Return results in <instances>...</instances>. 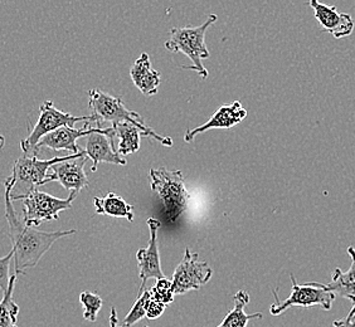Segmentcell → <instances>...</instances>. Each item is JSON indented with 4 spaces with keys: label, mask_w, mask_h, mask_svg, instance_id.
<instances>
[{
    "label": "cell",
    "mask_w": 355,
    "mask_h": 327,
    "mask_svg": "<svg viewBox=\"0 0 355 327\" xmlns=\"http://www.w3.org/2000/svg\"><path fill=\"white\" fill-rule=\"evenodd\" d=\"M217 19L218 17L216 14H211L198 27L171 28V39L165 43L168 51L184 53L193 62V66H183V69L196 71L203 80L208 77V71L202 61L209 57L205 46V33Z\"/></svg>",
    "instance_id": "4"
},
{
    "label": "cell",
    "mask_w": 355,
    "mask_h": 327,
    "mask_svg": "<svg viewBox=\"0 0 355 327\" xmlns=\"http://www.w3.org/2000/svg\"><path fill=\"white\" fill-rule=\"evenodd\" d=\"M6 146V137L0 135V149H3Z\"/></svg>",
    "instance_id": "29"
},
{
    "label": "cell",
    "mask_w": 355,
    "mask_h": 327,
    "mask_svg": "<svg viewBox=\"0 0 355 327\" xmlns=\"http://www.w3.org/2000/svg\"><path fill=\"white\" fill-rule=\"evenodd\" d=\"M96 213L110 215L115 218H126L129 222L134 220V208L132 205L125 202L121 197L116 195L115 193H109L103 198H94Z\"/></svg>",
    "instance_id": "18"
},
{
    "label": "cell",
    "mask_w": 355,
    "mask_h": 327,
    "mask_svg": "<svg viewBox=\"0 0 355 327\" xmlns=\"http://www.w3.org/2000/svg\"><path fill=\"white\" fill-rule=\"evenodd\" d=\"M309 6L314 10L315 18L320 27L329 32L335 39H342L353 33L354 21L348 13H340L336 7L322 4L318 0H311Z\"/></svg>",
    "instance_id": "12"
},
{
    "label": "cell",
    "mask_w": 355,
    "mask_h": 327,
    "mask_svg": "<svg viewBox=\"0 0 355 327\" xmlns=\"http://www.w3.org/2000/svg\"><path fill=\"white\" fill-rule=\"evenodd\" d=\"M150 186L164 204L165 218L168 222H175L188 208L189 200L182 171L151 169Z\"/></svg>",
    "instance_id": "5"
},
{
    "label": "cell",
    "mask_w": 355,
    "mask_h": 327,
    "mask_svg": "<svg viewBox=\"0 0 355 327\" xmlns=\"http://www.w3.org/2000/svg\"><path fill=\"white\" fill-rule=\"evenodd\" d=\"M13 258V251H10L4 257H0V290H3V292H7L10 279L14 274V273L13 274L10 273V266H12Z\"/></svg>",
    "instance_id": "25"
},
{
    "label": "cell",
    "mask_w": 355,
    "mask_h": 327,
    "mask_svg": "<svg viewBox=\"0 0 355 327\" xmlns=\"http://www.w3.org/2000/svg\"><path fill=\"white\" fill-rule=\"evenodd\" d=\"M78 121L92 123V118L91 116H72L71 114L57 109L52 101H44L40 107V117L33 129L21 141V155L38 157L37 145L41 141L42 137L63 126L73 127V125Z\"/></svg>",
    "instance_id": "6"
},
{
    "label": "cell",
    "mask_w": 355,
    "mask_h": 327,
    "mask_svg": "<svg viewBox=\"0 0 355 327\" xmlns=\"http://www.w3.org/2000/svg\"><path fill=\"white\" fill-rule=\"evenodd\" d=\"M4 199H6V219L8 223V234L12 242L14 252V274H26L27 269L35 268L42 257L49 251L58 239L75 234L76 229L58 231V232H42L33 227L24 224L23 219L18 217L14 209L13 200L10 198V182H4Z\"/></svg>",
    "instance_id": "1"
},
{
    "label": "cell",
    "mask_w": 355,
    "mask_h": 327,
    "mask_svg": "<svg viewBox=\"0 0 355 327\" xmlns=\"http://www.w3.org/2000/svg\"><path fill=\"white\" fill-rule=\"evenodd\" d=\"M150 231V242L146 248H141L137 252V266L140 269V280L141 285L139 288V293L144 292L146 282L150 279L162 280L165 279L164 272L160 265V256H159V245H157V231L162 227V223L155 218H149L146 220Z\"/></svg>",
    "instance_id": "11"
},
{
    "label": "cell",
    "mask_w": 355,
    "mask_h": 327,
    "mask_svg": "<svg viewBox=\"0 0 355 327\" xmlns=\"http://www.w3.org/2000/svg\"><path fill=\"white\" fill-rule=\"evenodd\" d=\"M87 157L83 154V157L61 161L51 166L49 173L52 174L53 180H57L60 184L71 193H80L83 188L89 186V179L85 173V164Z\"/></svg>",
    "instance_id": "13"
},
{
    "label": "cell",
    "mask_w": 355,
    "mask_h": 327,
    "mask_svg": "<svg viewBox=\"0 0 355 327\" xmlns=\"http://www.w3.org/2000/svg\"><path fill=\"white\" fill-rule=\"evenodd\" d=\"M89 109L92 111L91 118L92 123H97L98 127H101L103 123H111L112 125L131 123L140 129L143 136L153 137L155 141L169 148L173 145L171 137L159 135L145 123L143 117L137 112L128 109L123 103V98L114 97L97 89L89 91Z\"/></svg>",
    "instance_id": "2"
},
{
    "label": "cell",
    "mask_w": 355,
    "mask_h": 327,
    "mask_svg": "<svg viewBox=\"0 0 355 327\" xmlns=\"http://www.w3.org/2000/svg\"><path fill=\"white\" fill-rule=\"evenodd\" d=\"M233 302H234V307L217 327H247L250 321L257 320V319L261 320L263 317V315L261 312L248 315L245 311V308L250 302V294L246 291H239L236 293L233 296Z\"/></svg>",
    "instance_id": "19"
},
{
    "label": "cell",
    "mask_w": 355,
    "mask_h": 327,
    "mask_svg": "<svg viewBox=\"0 0 355 327\" xmlns=\"http://www.w3.org/2000/svg\"><path fill=\"white\" fill-rule=\"evenodd\" d=\"M110 327H123V325L119 324L117 319V312L115 307H111V312H110Z\"/></svg>",
    "instance_id": "28"
},
{
    "label": "cell",
    "mask_w": 355,
    "mask_h": 327,
    "mask_svg": "<svg viewBox=\"0 0 355 327\" xmlns=\"http://www.w3.org/2000/svg\"><path fill=\"white\" fill-rule=\"evenodd\" d=\"M247 116V109L239 101H234L231 105H225L219 107L218 111L213 115L208 123L196 127V129L188 130L185 134L184 141L191 143L193 139L203 134L205 131L211 129H231L234 125L241 123Z\"/></svg>",
    "instance_id": "15"
},
{
    "label": "cell",
    "mask_w": 355,
    "mask_h": 327,
    "mask_svg": "<svg viewBox=\"0 0 355 327\" xmlns=\"http://www.w3.org/2000/svg\"><path fill=\"white\" fill-rule=\"evenodd\" d=\"M331 327H355V305H353L347 317L342 320H335Z\"/></svg>",
    "instance_id": "27"
},
{
    "label": "cell",
    "mask_w": 355,
    "mask_h": 327,
    "mask_svg": "<svg viewBox=\"0 0 355 327\" xmlns=\"http://www.w3.org/2000/svg\"><path fill=\"white\" fill-rule=\"evenodd\" d=\"M17 276L13 274L7 292H4L3 300L0 301V327L17 326V319L19 315V306L13 299L14 287H15Z\"/></svg>",
    "instance_id": "21"
},
{
    "label": "cell",
    "mask_w": 355,
    "mask_h": 327,
    "mask_svg": "<svg viewBox=\"0 0 355 327\" xmlns=\"http://www.w3.org/2000/svg\"><path fill=\"white\" fill-rule=\"evenodd\" d=\"M131 80L145 96L155 95L160 86V72L153 69L148 53L137 58L130 71Z\"/></svg>",
    "instance_id": "16"
},
{
    "label": "cell",
    "mask_w": 355,
    "mask_h": 327,
    "mask_svg": "<svg viewBox=\"0 0 355 327\" xmlns=\"http://www.w3.org/2000/svg\"><path fill=\"white\" fill-rule=\"evenodd\" d=\"M151 300L150 290H145L144 292L139 293L137 301L134 306L130 310V312L125 316L123 321V327H132L139 321L143 320L146 317V308Z\"/></svg>",
    "instance_id": "22"
},
{
    "label": "cell",
    "mask_w": 355,
    "mask_h": 327,
    "mask_svg": "<svg viewBox=\"0 0 355 327\" xmlns=\"http://www.w3.org/2000/svg\"><path fill=\"white\" fill-rule=\"evenodd\" d=\"M89 123H86L81 129L63 126L48 134L46 136L42 137L41 141L37 145V152L40 154V151L46 148L53 151L67 150L71 151L72 154H81L83 152V149L76 143V141L81 137L87 136L92 131L94 127H91Z\"/></svg>",
    "instance_id": "14"
},
{
    "label": "cell",
    "mask_w": 355,
    "mask_h": 327,
    "mask_svg": "<svg viewBox=\"0 0 355 327\" xmlns=\"http://www.w3.org/2000/svg\"><path fill=\"white\" fill-rule=\"evenodd\" d=\"M15 327H18V326H15Z\"/></svg>",
    "instance_id": "31"
},
{
    "label": "cell",
    "mask_w": 355,
    "mask_h": 327,
    "mask_svg": "<svg viewBox=\"0 0 355 327\" xmlns=\"http://www.w3.org/2000/svg\"><path fill=\"white\" fill-rule=\"evenodd\" d=\"M151 299L157 301L159 303L169 306L174 302V291H173V283L168 279L157 280L155 286L150 288Z\"/></svg>",
    "instance_id": "24"
},
{
    "label": "cell",
    "mask_w": 355,
    "mask_h": 327,
    "mask_svg": "<svg viewBox=\"0 0 355 327\" xmlns=\"http://www.w3.org/2000/svg\"><path fill=\"white\" fill-rule=\"evenodd\" d=\"M348 254L352 259V265L348 271H342L340 268H335L331 282L327 285L330 292L335 296L352 301L355 305V248L350 245L348 248Z\"/></svg>",
    "instance_id": "17"
},
{
    "label": "cell",
    "mask_w": 355,
    "mask_h": 327,
    "mask_svg": "<svg viewBox=\"0 0 355 327\" xmlns=\"http://www.w3.org/2000/svg\"><path fill=\"white\" fill-rule=\"evenodd\" d=\"M115 135L119 139L117 152L121 157H126L137 152L140 149V136L141 131L135 125L131 123H117L112 125Z\"/></svg>",
    "instance_id": "20"
},
{
    "label": "cell",
    "mask_w": 355,
    "mask_h": 327,
    "mask_svg": "<svg viewBox=\"0 0 355 327\" xmlns=\"http://www.w3.org/2000/svg\"><path fill=\"white\" fill-rule=\"evenodd\" d=\"M144 327H149V326H144Z\"/></svg>",
    "instance_id": "30"
},
{
    "label": "cell",
    "mask_w": 355,
    "mask_h": 327,
    "mask_svg": "<svg viewBox=\"0 0 355 327\" xmlns=\"http://www.w3.org/2000/svg\"><path fill=\"white\" fill-rule=\"evenodd\" d=\"M165 308H166V306L151 299L149 305H148V308H146V317L149 320H157L162 315L164 314Z\"/></svg>",
    "instance_id": "26"
},
{
    "label": "cell",
    "mask_w": 355,
    "mask_h": 327,
    "mask_svg": "<svg viewBox=\"0 0 355 327\" xmlns=\"http://www.w3.org/2000/svg\"><path fill=\"white\" fill-rule=\"evenodd\" d=\"M213 271L207 262H199L198 253L185 248L184 258L175 268L171 283L174 294L198 291L212 279Z\"/></svg>",
    "instance_id": "9"
},
{
    "label": "cell",
    "mask_w": 355,
    "mask_h": 327,
    "mask_svg": "<svg viewBox=\"0 0 355 327\" xmlns=\"http://www.w3.org/2000/svg\"><path fill=\"white\" fill-rule=\"evenodd\" d=\"M80 302L83 307V319L89 322H95L97 315L103 308V299L97 293L83 291L80 294Z\"/></svg>",
    "instance_id": "23"
},
{
    "label": "cell",
    "mask_w": 355,
    "mask_h": 327,
    "mask_svg": "<svg viewBox=\"0 0 355 327\" xmlns=\"http://www.w3.org/2000/svg\"><path fill=\"white\" fill-rule=\"evenodd\" d=\"M81 154H71L67 157H53L49 160H40L37 157H18L13 164L12 175L8 177L10 182V198L13 202L23 200L29 194L38 191L42 185H46L49 182H53V177L49 173L52 165L61 161H67L72 159L83 157Z\"/></svg>",
    "instance_id": "3"
},
{
    "label": "cell",
    "mask_w": 355,
    "mask_h": 327,
    "mask_svg": "<svg viewBox=\"0 0 355 327\" xmlns=\"http://www.w3.org/2000/svg\"><path fill=\"white\" fill-rule=\"evenodd\" d=\"M115 130L111 126L109 129L96 127L86 136V150L85 155L92 160L91 171H96L100 163L126 165L125 157H121L115 148Z\"/></svg>",
    "instance_id": "10"
},
{
    "label": "cell",
    "mask_w": 355,
    "mask_h": 327,
    "mask_svg": "<svg viewBox=\"0 0 355 327\" xmlns=\"http://www.w3.org/2000/svg\"><path fill=\"white\" fill-rule=\"evenodd\" d=\"M77 193L72 191L67 199L55 198L51 194L35 191L23 199V222L28 227H38L43 222L60 218V213L72 208Z\"/></svg>",
    "instance_id": "8"
},
{
    "label": "cell",
    "mask_w": 355,
    "mask_h": 327,
    "mask_svg": "<svg viewBox=\"0 0 355 327\" xmlns=\"http://www.w3.org/2000/svg\"><path fill=\"white\" fill-rule=\"evenodd\" d=\"M290 280L293 282V290L286 300H279L277 290H273L275 303L270 307V314L272 316L284 314L290 307L308 308V307L320 306L325 311L331 310L336 296L329 291L327 285H322L320 282H310L306 285H299L294 274H290Z\"/></svg>",
    "instance_id": "7"
}]
</instances>
